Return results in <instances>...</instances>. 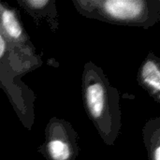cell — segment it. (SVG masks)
<instances>
[{"mask_svg": "<svg viewBox=\"0 0 160 160\" xmlns=\"http://www.w3.org/2000/svg\"><path fill=\"white\" fill-rule=\"evenodd\" d=\"M74 3L82 14L113 23L145 25L154 23V17L158 15V8L153 7L152 1L82 0Z\"/></svg>", "mask_w": 160, "mask_h": 160, "instance_id": "cell-1", "label": "cell"}, {"mask_svg": "<svg viewBox=\"0 0 160 160\" xmlns=\"http://www.w3.org/2000/svg\"><path fill=\"white\" fill-rule=\"evenodd\" d=\"M83 98L85 108L91 119L98 128H101L102 134L107 136L113 129L115 120V100L112 101L108 83L105 82L99 75L90 71L83 76Z\"/></svg>", "mask_w": 160, "mask_h": 160, "instance_id": "cell-2", "label": "cell"}, {"mask_svg": "<svg viewBox=\"0 0 160 160\" xmlns=\"http://www.w3.org/2000/svg\"><path fill=\"white\" fill-rule=\"evenodd\" d=\"M0 29L8 45L12 44L23 52L28 50L26 44L28 38L17 14L2 3H0Z\"/></svg>", "mask_w": 160, "mask_h": 160, "instance_id": "cell-3", "label": "cell"}, {"mask_svg": "<svg viewBox=\"0 0 160 160\" xmlns=\"http://www.w3.org/2000/svg\"><path fill=\"white\" fill-rule=\"evenodd\" d=\"M140 79L152 96L159 98L160 92V68L158 60L154 58L146 59L141 68Z\"/></svg>", "mask_w": 160, "mask_h": 160, "instance_id": "cell-4", "label": "cell"}, {"mask_svg": "<svg viewBox=\"0 0 160 160\" xmlns=\"http://www.w3.org/2000/svg\"><path fill=\"white\" fill-rule=\"evenodd\" d=\"M46 152L51 160H70L73 153L68 141L62 138L58 133L49 138L46 143Z\"/></svg>", "mask_w": 160, "mask_h": 160, "instance_id": "cell-5", "label": "cell"}, {"mask_svg": "<svg viewBox=\"0 0 160 160\" xmlns=\"http://www.w3.org/2000/svg\"><path fill=\"white\" fill-rule=\"evenodd\" d=\"M26 8L34 11H40L49 6L52 2L50 0H24L21 2Z\"/></svg>", "mask_w": 160, "mask_h": 160, "instance_id": "cell-6", "label": "cell"}, {"mask_svg": "<svg viewBox=\"0 0 160 160\" xmlns=\"http://www.w3.org/2000/svg\"><path fill=\"white\" fill-rule=\"evenodd\" d=\"M150 149V158L151 160H160V146H159V132L157 134L156 139L151 141Z\"/></svg>", "mask_w": 160, "mask_h": 160, "instance_id": "cell-7", "label": "cell"}]
</instances>
